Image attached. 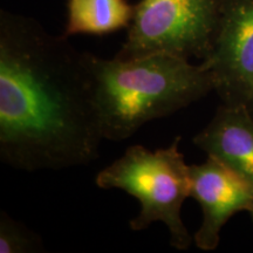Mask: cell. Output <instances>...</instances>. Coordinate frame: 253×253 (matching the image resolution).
I'll use <instances>...</instances> for the list:
<instances>
[{"mask_svg":"<svg viewBox=\"0 0 253 253\" xmlns=\"http://www.w3.org/2000/svg\"><path fill=\"white\" fill-rule=\"evenodd\" d=\"M99 113L84 53L25 15L0 12V160L24 171L99 156Z\"/></svg>","mask_w":253,"mask_h":253,"instance_id":"cell-1","label":"cell"},{"mask_svg":"<svg viewBox=\"0 0 253 253\" xmlns=\"http://www.w3.org/2000/svg\"><path fill=\"white\" fill-rule=\"evenodd\" d=\"M104 140L123 141L142 126L185 108L214 90L203 62L155 53L103 59L84 53Z\"/></svg>","mask_w":253,"mask_h":253,"instance_id":"cell-2","label":"cell"},{"mask_svg":"<svg viewBox=\"0 0 253 253\" xmlns=\"http://www.w3.org/2000/svg\"><path fill=\"white\" fill-rule=\"evenodd\" d=\"M181 136L168 148L151 151L140 144L128 148L122 157L97 173L101 189H119L140 201L141 211L130 220L132 231L148 229L161 221L170 233L173 249H189L192 238L181 211L191 192V170L178 149Z\"/></svg>","mask_w":253,"mask_h":253,"instance_id":"cell-3","label":"cell"},{"mask_svg":"<svg viewBox=\"0 0 253 253\" xmlns=\"http://www.w3.org/2000/svg\"><path fill=\"white\" fill-rule=\"evenodd\" d=\"M224 0H140L115 56L166 53L205 60L212 49Z\"/></svg>","mask_w":253,"mask_h":253,"instance_id":"cell-4","label":"cell"},{"mask_svg":"<svg viewBox=\"0 0 253 253\" xmlns=\"http://www.w3.org/2000/svg\"><path fill=\"white\" fill-rule=\"evenodd\" d=\"M202 62L223 103L248 104L253 94V0H224L212 49Z\"/></svg>","mask_w":253,"mask_h":253,"instance_id":"cell-5","label":"cell"},{"mask_svg":"<svg viewBox=\"0 0 253 253\" xmlns=\"http://www.w3.org/2000/svg\"><path fill=\"white\" fill-rule=\"evenodd\" d=\"M191 192L203 211V221L194 242L203 251H212L219 244L220 231L239 211L253 209V185L212 157L202 164L190 166Z\"/></svg>","mask_w":253,"mask_h":253,"instance_id":"cell-6","label":"cell"},{"mask_svg":"<svg viewBox=\"0 0 253 253\" xmlns=\"http://www.w3.org/2000/svg\"><path fill=\"white\" fill-rule=\"evenodd\" d=\"M194 144L253 185V115L246 104H221Z\"/></svg>","mask_w":253,"mask_h":253,"instance_id":"cell-7","label":"cell"},{"mask_svg":"<svg viewBox=\"0 0 253 253\" xmlns=\"http://www.w3.org/2000/svg\"><path fill=\"white\" fill-rule=\"evenodd\" d=\"M135 5L128 0H67L62 36H106L130 26Z\"/></svg>","mask_w":253,"mask_h":253,"instance_id":"cell-8","label":"cell"},{"mask_svg":"<svg viewBox=\"0 0 253 253\" xmlns=\"http://www.w3.org/2000/svg\"><path fill=\"white\" fill-rule=\"evenodd\" d=\"M42 238L15 220L6 211L0 212V253L45 252Z\"/></svg>","mask_w":253,"mask_h":253,"instance_id":"cell-9","label":"cell"},{"mask_svg":"<svg viewBox=\"0 0 253 253\" xmlns=\"http://www.w3.org/2000/svg\"><path fill=\"white\" fill-rule=\"evenodd\" d=\"M246 106H248L250 113H251L252 115H253V94H252L251 99H250V101L248 102V104H246Z\"/></svg>","mask_w":253,"mask_h":253,"instance_id":"cell-10","label":"cell"},{"mask_svg":"<svg viewBox=\"0 0 253 253\" xmlns=\"http://www.w3.org/2000/svg\"><path fill=\"white\" fill-rule=\"evenodd\" d=\"M250 214H251V218H252V220H253V209L251 211H250Z\"/></svg>","mask_w":253,"mask_h":253,"instance_id":"cell-11","label":"cell"}]
</instances>
